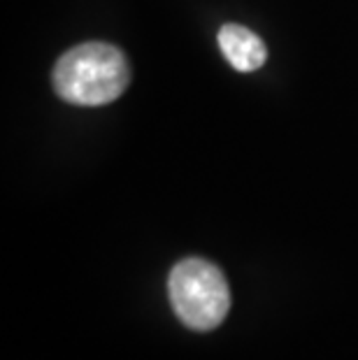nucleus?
Instances as JSON below:
<instances>
[{
  "label": "nucleus",
  "instance_id": "f257e3e1",
  "mask_svg": "<svg viewBox=\"0 0 358 360\" xmlns=\"http://www.w3.org/2000/svg\"><path fill=\"white\" fill-rule=\"evenodd\" d=\"M131 68L124 51L108 42H84L56 60L51 84L58 98L79 107L108 105L124 94Z\"/></svg>",
  "mask_w": 358,
  "mask_h": 360
},
{
  "label": "nucleus",
  "instance_id": "f03ea898",
  "mask_svg": "<svg viewBox=\"0 0 358 360\" xmlns=\"http://www.w3.org/2000/svg\"><path fill=\"white\" fill-rule=\"evenodd\" d=\"M167 295L177 319L198 333L215 330L231 309V288L215 263L184 258L170 270Z\"/></svg>",
  "mask_w": 358,
  "mask_h": 360
},
{
  "label": "nucleus",
  "instance_id": "7ed1b4c3",
  "mask_svg": "<svg viewBox=\"0 0 358 360\" xmlns=\"http://www.w3.org/2000/svg\"><path fill=\"white\" fill-rule=\"evenodd\" d=\"M217 40H219L224 58L238 72H254L265 63V58H268V49H265L263 40L245 26H238V24L221 26Z\"/></svg>",
  "mask_w": 358,
  "mask_h": 360
}]
</instances>
